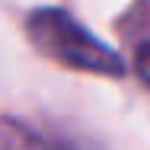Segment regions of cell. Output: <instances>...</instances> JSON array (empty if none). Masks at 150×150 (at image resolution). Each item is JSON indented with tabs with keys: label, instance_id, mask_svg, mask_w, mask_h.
Wrapping results in <instances>:
<instances>
[{
	"label": "cell",
	"instance_id": "obj_3",
	"mask_svg": "<svg viewBox=\"0 0 150 150\" xmlns=\"http://www.w3.org/2000/svg\"><path fill=\"white\" fill-rule=\"evenodd\" d=\"M45 150H70V147H54V144H51V147H45Z\"/></svg>",
	"mask_w": 150,
	"mask_h": 150
},
{
	"label": "cell",
	"instance_id": "obj_2",
	"mask_svg": "<svg viewBox=\"0 0 150 150\" xmlns=\"http://www.w3.org/2000/svg\"><path fill=\"white\" fill-rule=\"evenodd\" d=\"M134 70H137L141 83L150 90V42H144V45L137 48V54H134Z\"/></svg>",
	"mask_w": 150,
	"mask_h": 150
},
{
	"label": "cell",
	"instance_id": "obj_1",
	"mask_svg": "<svg viewBox=\"0 0 150 150\" xmlns=\"http://www.w3.org/2000/svg\"><path fill=\"white\" fill-rule=\"evenodd\" d=\"M32 45L58 61L64 67L74 70H86V74H99V77H121L125 74V61L115 48H109L102 38H96L83 23H77L70 13L45 6L35 10L26 23Z\"/></svg>",
	"mask_w": 150,
	"mask_h": 150
}]
</instances>
